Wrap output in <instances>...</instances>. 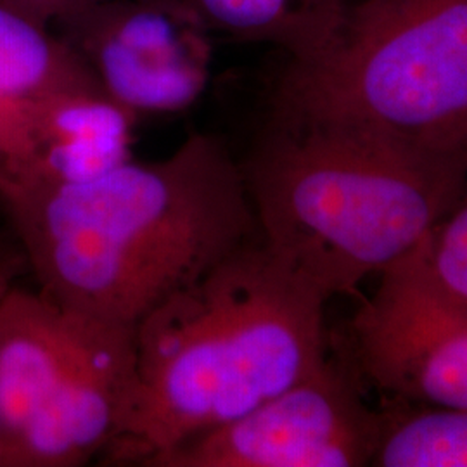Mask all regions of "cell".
<instances>
[{"instance_id":"6","label":"cell","mask_w":467,"mask_h":467,"mask_svg":"<svg viewBox=\"0 0 467 467\" xmlns=\"http://www.w3.org/2000/svg\"><path fill=\"white\" fill-rule=\"evenodd\" d=\"M379 428L381 412L368 409L347 366L327 357L305 379L150 467L370 466Z\"/></svg>"},{"instance_id":"1","label":"cell","mask_w":467,"mask_h":467,"mask_svg":"<svg viewBox=\"0 0 467 467\" xmlns=\"http://www.w3.org/2000/svg\"><path fill=\"white\" fill-rule=\"evenodd\" d=\"M0 204L40 293L127 326L258 234L241 161L201 132L161 160Z\"/></svg>"},{"instance_id":"4","label":"cell","mask_w":467,"mask_h":467,"mask_svg":"<svg viewBox=\"0 0 467 467\" xmlns=\"http://www.w3.org/2000/svg\"><path fill=\"white\" fill-rule=\"evenodd\" d=\"M270 117L368 135L467 175V0H355L285 57Z\"/></svg>"},{"instance_id":"10","label":"cell","mask_w":467,"mask_h":467,"mask_svg":"<svg viewBox=\"0 0 467 467\" xmlns=\"http://www.w3.org/2000/svg\"><path fill=\"white\" fill-rule=\"evenodd\" d=\"M92 85L99 82L59 35L0 4V189L25 167L47 104Z\"/></svg>"},{"instance_id":"12","label":"cell","mask_w":467,"mask_h":467,"mask_svg":"<svg viewBox=\"0 0 467 467\" xmlns=\"http://www.w3.org/2000/svg\"><path fill=\"white\" fill-rule=\"evenodd\" d=\"M381 412L376 467H467V409L412 405Z\"/></svg>"},{"instance_id":"5","label":"cell","mask_w":467,"mask_h":467,"mask_svg":"<svg viewBox=\"0 0 467 467\" xmlns=\"http://www.w3.org/2000/svg\"><path fill=\"white\" fill-rule=\"evenodd\" d=\"M135 378V326L21 284L0 298L4 467H80L113 447Z\"/></svg>"},{"instance_id":"8","label":"cell","mask_w":467,"mask_h":467,"mask_svg":"<svg viewBox=\"0 0 467 467\" xmlns=\"http://www.w3.org/2000/svg\"><path fill=\"white\" fill-rule=\"evenodd\" d=\"M351 334L362 372L388 395L467 409V301L434 281L418 246L381 272Z\"/></svg>"},{"instance_id":"3","label":"cell","mask_w":467,"mask_h":467,"mask_svg":"<svg viewBox=\"0 0 467 467\" xmlns=\"http://www.w3.org/2000/svg\"><path fill=\"white\" fill-rule=\"evenodd\" d=\"M241 168L260 239L327 301L409 254L467 185L368 135L272 117Z\"/></svg>"},{"instance_id":"15","label":"cell","mask_w":467,"mask_h":467,"mask_svg":"<svg viewBox=\"0 0 467 467\" xmlns=\"http://www.w3.org/2000/svg\"><path fill=\"white\" fill-rule=\"evenodd\" d=\"M30 268L26 256L11 229L0 227V298L16 284L21 277L28 275ZM0 467H4V455L0 447Z\"/></svg>"},{"instance_id":"13","label":"cell","mask_w":467,"mask_h":467,"mask_svg":"<svg viewBox=\"0 0 467 467\" xmlns=\"http://www.w3.org/2000/svg\"><path fill=\"white\" fill-rule=\"evenodd\" d=\"M418 251L434 281L467 301V192L426 234Z\"/></svg>"},{"instance_id":"9","label":"cell","mask_w":467,"mask_h":467,"mask_svg":"<svg viewBox=\"0 0 467 467\" xmlns=\"http://www.w3.org/2000/svg\"><path fill=\"white\" fill-rule=\"evenodd\" d=\"M137 121L99 85L61 94L44 109L28 160L16 179L0 189V200L88 181L132 160Z\"/></svg>"},{"instance_id":"2","label":"cell","mask_w":467,"mask_h":467,"mask_svg":"<svg viewBox=\"0 0 467 467\" xmlns=\"http://www.w3.org/2000/svg\"><path fill=\"white\" fill-rule=\"evenodd\" d=\"M327 300L256 234L135 324L127 416L104 461L150 467L317 370Z\"/></svg>"},{"instance_id":"11","label":"cell","mask_w":467,"mask_h":467,"mask_svg":"<svg viewBox=\"0 0 467 467\" xmlns=\"http://www.w3.org/2000/svg\"><path fill=\"white\" fill-rule=\"evenodd\" d=\"M210 32L267 42L285 57L316 47L355 0H182Z\"/></svg>"},{"instance_id":"7","label":"cell","mask_w":467,"mask_h":467,"mask_svg":"<svg viewBox=\"0 0 467 467\" xmlns=\"http://www.w3.org/2000/svg\"><path fill=\"white\" fill-rule=\"evenodd\" d=\"M54 28L134 117L181 113L208 84L212 32L182 0H100Z\"/></svg>"},{"instance_id":"14","label":"cell","mask_w":467,"mask_h":467,"mask_svg":"<svg viewBox=\"0 0 467 467\" xmlns=\"http://www.w3.org/2000/svg\"><path fill=\"white\" fill-rule=\"evenodd\" d=\"M100 0H0L4 7L42 28H54L61 19Z\"/></svg>"}]
</instances>
